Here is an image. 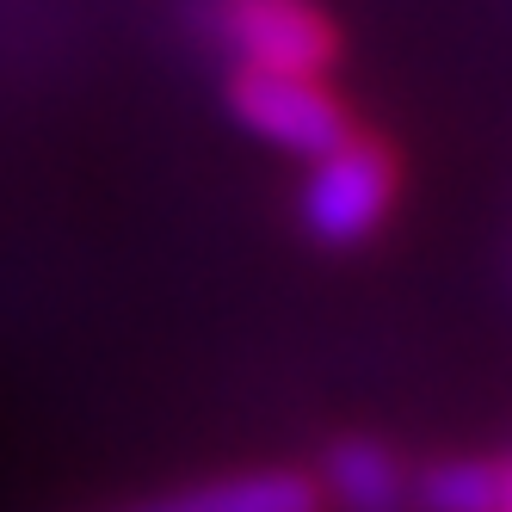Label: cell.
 <instances>
[{"instance_id": "6da1fadb", "label": "cell", "mask_w": 512, "mask_h": 512, "mask_svg": "<svg viewBox=\"0 0 512 512\" xmlns=\"http://www.w3.org/2000/svg\"><path fill=\"white\" fill-rule=\"evenodd\" d=\"M204 31L229 68L266 75H327L340 62V31L315 0H204Z\"/></svg>"}, {"instance_id": "7a4b0ae2", "label": "cell", "mask_w": 512, "mask_h": 512, "mask_svg": "<svg viewBox=\"0 0 512 512\" xmlns=\"http://www.w3.org/2000/svg\"><path fill=\"white\" fill-rule=\"evenodd\" d=\"M395 186H401L395 155L383 149L377 136H358L352 130L340 149H327V155L309 161L297 216H303V229L321 247H358V241H371L389 223Z\"/></svg>"}, {"instance_id": "3957f363", "label": "cell", "mask_w": 512, "mask_h": 512, "mask_svg": "<svg viewBox=\"0 0 512 512\" xmlns=\"http://www.w3.org/2000/svg\"><path fill=\"white\" fill-rule=\"evenodd\" d=\"M229 112L241 118V130H253L260 142L284 155H327L352 136V112L346 99L327 87V75H266V68H229Z\"/></svg>"}, {"instance_id": "277c9868", "label": "cell", "mask_w": 512, "mask_h": 512, "mask_svg": "<svg viewBox=\"0 0 512 512\" xmlns=\"http://www.w3.org/2000/svg\"><path fill=\"white\" fill-rule=\"evenodd\" d=\"M321 500L340 512H408L414 506V475L383 438H340L321 469Z\"/></svg>"}, {"instance_id": "5b68a950", "label": "cell", "mask_w": 512, "mask_h": 512, "mask_svg": "<svg viewBox=\"0 0 512 512\" xmlns=\"http://www.w3.org/2000/svg\"><path fill=\"white\" fill-rule=\"evenodd\" d=\"M136 512H321V488L297 469H260V475H223L204 488H179Z\"/></svg>"}, {"instance_id": "8992f818", "label": "cell", "mask_w": 512, "mask_h": 512, "mask_svg": "<svg viewBox=\"0 0 512 512\" xmlns=\"http://www.w3.org/2000/svg\"><path fill=\"white\" fill-rule=\"evenodd\" d=\"M512 463L500 457H438L414 475V512H506Z\"/></svg>"}]
</instances>
